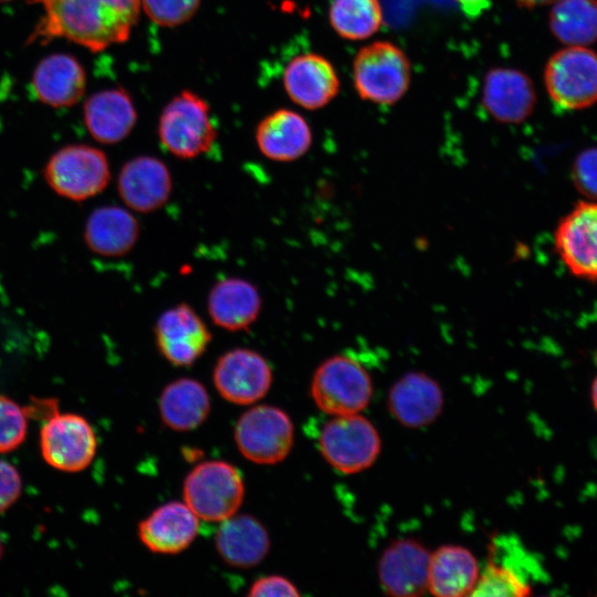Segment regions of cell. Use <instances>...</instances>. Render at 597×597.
<instances>
[{"label":"cell","mask_w":597,"mask_h":597,"mask_svg":"<svg viewBox=\"0 0 597 597\" xmlns=\"http://www.w3.org/2000/svg\"><path fill=\"white\" fill-rule=\"evenodd\" d=\"M388 407L395 419L407 428H421L433 422L443 407L440 385L430 376L411 371L390 388Z\"/></svg>","instance_id":"e0dca14e"},{"label":"cell","mask_w":597,"mask_h":597,"mask_svg":"<svg viewBox=\"0 0 597 597\" xmlns=\"http://www.w3.org/2000/svg\"><path fill=\"white\" fill-rule=\"evenodd\" d=\"M117 189L128 208L149 213L168 201L172 191V178L163 160L143 155L129 159L122 166Z\"/></svg>","instance_id":"5bb4252c"},{"label":"cell","mask_w":597,"mask_h":597,"mask_svg":"<svg viewBox=\"0 0 597 597\" xmlns=\"http://www.w3.org/2000/svg\"><path fill=\"white\" fill-rule=\"evenodd\" d=\"M517 4L526 8L553 3L555 0H514Z\"/></svg>","instance_id":"8d00e7d4"},{"label":"cell","mask_w":597,"mask_h":597,"mask_svg":"<svg viewBox=\"0 0 597 597\" xmlns=\"http://www.w3.org/2000/svg\"><path fill=\"white\" fill-rule=\"evenodd\" d=\"M208 313L214 325L229 331H245L258 320L262 300L256 286L240 277L219 280L210 290Z\"/></svg>","instance_id":"7402d4cb"},{"label":"cell","mask_w":597,"mask_h":597,"mask_svg":"<svg viewBox=\"0 0 597 597\" xmlns=\"http://www.w3.org/2000/svg\"><path fill=\"white\" fill-rule=\"evenodd\" d=\"M43 14L27 44L65 39L92 52L125 42L138 21L140 0H29Z\"/></svg>","instance_id":"6da1fadb"},{"label":"cell","mask_w":597,"mask_h":597,"mask_svg":"<svg viewBox=\"0 0 597 597\" xmlns=\"http://www.w3.org/2000/svg\"><path fill=\"white\" fill-rule=\"evenodd\" d=\"M549 28L562 43L586 46L597 41V0H555Z\"/></svg>","instance_id":"83f0119b"},{"label":"cell","mask_w":597,"mask_h":597,"mask_svg":"<svg viewBox=\"0 0 597 597\" xmlns=\"http://www.w3.org/2000/svg\"><path fill=\"white\" fill-rule=\"evenodd\" d=\"M234 440L241 454L251 462L275 464L289 455L294 427L284 410L260 405L241 415L234 428Z\"/></svg>","instance_id":"30bf717a"},{"label":"cell","mask_w":597,"mask_h":597,"mask_svg":"<svg viewBox=\"0 0 597 597\" xmlns=\"http://www.w3.org/2000/svg\"><path fill=\"white\" fill-rule=\"evenodd\" d=\"M469 18H478L490 7V0H454Z\"/></svg>","instance_id":"d590c367"},{"label":"cell","mask_w":597,"mask_h":597,"mask_svg":"<svg viewBox=\"0 0 597 597\" xmlns=\"http://www.w3.org/2000/svg\"><path fill=\"white\" fill-rule=\"evenodd\" d=\"M182 495L185 503L199 519L222 522L234 515L243 501L242 475L226 461H206L188 473Z\"/></svg>","instance_id":"8992f818"},{"label":"cell","mask_w":597,"mask_h":597,"mask_svg":"<svg viewBox=\"0 0 597 597\" xmlns=\"http://www.w3.org/2000/svg\"><path fill=\"white\" fill-rule=\"evenodd\" d=\"M251 597L300 596L297 587L287 578L279 575L261 577L255 580L248 593Z\"/></svg>","instance_id":"e575fe53"},{"label":"cell","mask_w":597,"mask_h":597,"mask_svg":"<svg viewBox=\"0 0 597 597\" xmlns=\"http://www.w3.org/2000/svg\"><path fill=\"white\" fill-rule=\"evenodd\" d=\"M551 100L564 109H583L597 102V53L568 46L554 53L544 71Z\"/></svg>","instance_id":"9c48e42d"},{"label":"cell","mask_w":597,"mask_h":597,"mask_svg":"<svg viewBox=\"0 0 597 597\" xmlns=\"http://www.w3.org/2000/svg\"><path fill=\"white\" fill-rule=\"evenodd\" d=\"M591 400H593L594 408L597 411V376L594 379L593 385H591Z\"/></svg>","instance_id":"74e56055"},{"label":"cell","mask_w":597,"mask_h":597,"mask_svg":"<svg viewBox=\"0 0 597 597\" xmlns=\"http://www.w3.org/2000/svg\"><path fill=\"white\" fill-rule=\"evenodd\" d=\"M158 137L167 151L181 159L208 153L217 139L208 103L189 90L174 96L159 115Z\"/></svg>","instance_id":"7a4b0ae2"},{"label":"cell","mask_w":597,"mask_h":597,"mask_svg":"<svg viewBox=\"0 0 597 597\" xmlns=\"http://www.w3.org/2000/svg\"><path fill=\"white\" fill-rule=\"evenodd\" d=\"M86 73L82 64L65 53L51 54L34 69L32 87L36 97L53 107H69L83 96Z\"/></svg>","instance_id":"603a6c76"},{"label":"cell","mask_w":597,"mask_h":597,"mask_svg":"<svg viewBox=\"0 0 597 597\" xmlns=\"http://www.w3.org/2000/svg\"><path fill=\"white\" fill-rule=\"evenodd\" d=\"M556 252L576 277L597 281V201L577 202L555 230Z\"/></svg>","instance_id":"8fae6325"},{"label":"cell","mask_w":597,"mask_h":597,"mask_svg":"<svg viewBox=\"0 0 597 597\" xmlns=\"http://www.w3.org/2000/svg\"><path fill=\"white\" fill-rule=\"evenodd\" d=\"M411 67L401 49L388 41L362 48L353 63L354 86L364 101L391 105L407 92Z\"/></svg>","instance_id":"3957f363"},{"label":"cell","mask_w":597,"mask_h":597,"mask_svg":"<svg viewBox=\"0 0 597 597\" xmlns=\"http://www.w3.org/2000/svg\"><path fill=\"white\" fill-rule=\"evenodd\" d=\"M213 384L227 401L250 405L263 398L272 384L266 359L255 350L234 348L219 357L213 368Z\"/></svg>","instance_id":"7c38bea8"},{"label":"cell","mask_w":597,"mask_h":597,"mask_svg":"<svg viewBox=\"0 0 597 597\" xmlns=\"http://www.w3.org/2000/svg\"><path fill=\"white\" fill-rule=\"evenodd\" d=\"M430 552L410 538L391 543L381 554L378 577L386 594L416 597L428 590Z\"/></svg>","instance_id":"9a60e30c"},{"label":"cell","mask_w":597,"mask_h":597,"mask_svg":"<svg viewBox=\"0 0 597 597\" xmlns=\"http://www.w3.org/2000/svg\"><path fill=\"white\" fill-rule=\"evenodd\" d=\"M154 331L159 353L178 367L192 365L203 355L211 342L207 325L186 303L161 313Z\"/></svg>","instance_id":"4fadbf2b"},{"label":"cell","mask_w":597,"mask_h":597,"mask_svg":"<svg viewBox=\"0 0 597 597\" xmlns=\"http://www.w3.org/2000/svg\"><path fill=\"white\" fill-rule=\"evenodd\" d=\"M312 129L298 113L281 108L265 116L256 126L255 140L266 158L289 163L301 158L312 145Z\"/></svg>","instance_id":"44dd1931"},{"label":"cell","mask_w":597,"mask_h":597,"mask_svg":"<svg viewBox=\"0 0 597 597\" xmlns=\"http://www.w3.org/2000/svg\"><path fill=\"white\" fill-rule=\"evenodd\" d=\"M139 232V223L128 210L108 205L91 212L84 227V241L98 255L122 256L134 248Z\"/></svg>","instance_id":"cb8c5ba5"},{"label":"cell","mask_w":597,"mask_h":597,"mask_svg":"<svg viewBox=\"0 0 597 597\" xmlns=\"http://www.w3.org/2000/svg\"><path fill=\"white\" fill-rule=\"evenodd\" d=\"M328 20L342 38L358 41L374 35L383 23L379 0H333Z\"/></svg>","instance_id":"f1b7e54d"},{"label":"cell","mask_w":597,"mask_h":597,"mask_svg":"<svg viewBox=\"0 0 597 597\" xmlns=\"http://www.w3.org/2000/svg\"><path fill=\"white\" fill-rule=\"evenodd\" d=\"M283 86L298 106L318 109L337 95L339 80L327 59L317 53H304L293 57L285 66Z\"/></svg>","instance_id":"2e32d148"},{"label":"cell","mask_w":597,"mask_h":597,"mask_svg":"<svg viewBox=\"0 0 597 597\" xmlns=\"http://www.w3.org/2000/svg\"><path fill=\"white\" fill-rule=\"evenodd\" d=\"M2 555H3V545L0 538V558L2 557Z\"/></svg>","instance_id":"f35d334b"},{"label":"cell","mask_w":597,"mask_h":597,"mask_svg":"<svg viewBox=\"0 0 597 597\" xmlns=\"http://www.w3.org/2000/svg\"><path fill=\"white\" fill-rule=\"evenodd\" d=\"M7 1H10V0H0V2H7Z\"/></svg>","instance_id":"ab89813d"},{"label":"cell","mask_w":597,"mask_h":597,"mask_svg":"<svg viewBox=\"0 0 597 597\" xmlns=\"http://www.w3.org/2000/svg\"><path fill=\"white\" fill-rule=\"evenodd\" d=\"M572 178L576 189L597 201V147L582 150L574 160Z\"/></svg>","instance_id":"d6a6232c"},{"label":"cell","mask_w":597,"mask_h":597,"mask_svg":"<svg viewBox=\"0 0 597 597\" xmlns=\"http://www.w3.org/2000/svg\"><path fill=\"white\" fill-rule=\"evenodd\" d=\"M198 516L184 502H169L150 513L138 525L142 543L151 552L177 554L196 538Z\"/></svg>","instance_id":"d6986e66"},{"label":"cell","mask_w":597,"mask_h":597,"mask_svg":"<svg viewBox=\"0 0 597 597\" xmlns=\"http://www.w3.org/2000/svg\"><path fill=\"white\" fill-rule=\"evenodd\" d=\"M269 533L251 515L242 514L222 521L216 534V548L229 565L240 568L255 566L270 549Z\"/></svg>","instance_id":"484cf974"},{"label":"cell","mask_w":597,"mask_h":597,"mask_svg":"<svg viewBox=\"0 0 597 597\" xmlns=\"http://www.w3.org/2000/svg\"><path fill=\"white\" fill-rule=\"evenodd\" d=\"M201 0H140L146 15L161 27H178L198 11Z\"/></svg>","instance_id":"1f68e13d"},{"label":"cell","mask_w":597,"mask_h":597,"mask_svg":"<svg viewBox=\"0 0 597 597\" xmlns=\"http://www.w3.org/2000/svg\"><path fill=\"white\" fill-rule=\"evenodd\" d=\"M482 103L499 122H523L532 114L536 103L534 85L521 71L492 69L484 80Z\"/></svg>","instance_id":"ac0fdd59"},{"label":"cell","mask_w":597,"mask_h":597,"mask_svg":"<svg viewBox=\"0 0 597 597\" xmlns=\"http://www.w3.org/2000/svg\"><path fill=\"white\" fill-rule=\"evenodd\" d=\"M210 398L205 386L192 378L169 383L159 398L163 422L175 431H189L199 427L210 412Z\"/></svg>","instance_id":"4316f807"},{"label":"cell","mask_w":597,"mask_h":597,"mask_svg":"<svg viewBox=\"0 0 597 597\" xmlns=\"http://www.w3.org/2000/svg\"><path fill=\"white\" fill-rule=\"evenodd\" d=\"M479 575V563L471 551L442 545L430 553L428 591L438 597L471 596Z\"/></svg>","instance_id":"d4e9b609"},{"label":"cell","mask_w":597,"mask_h":597,"mask_svg":"<svg viewBox=\"0 0 597 597\" xmlns=\"http://www.w3.org/2000/svg\"><path fill=\"white\" fill-rule=\"evenodd\" d=\"M28 407L0 395V453L13 451L25 440L28 432Z\"/></svg>","instance_id":"4dcf8cb0"},{"label":"cell","mask_w":597,"mask_h":597,"mask_svg":"<svg viewBox=\"0 0 597 597\" xmlns=\"http://www.w3.org/2000/svg\"><path fill=\"white\" fill-rule=\"evenodd\" d=\"M311 396L327 415L359 413L371 399L373 384L367 370L354 357L335 355L316 368Z\"/></svg>","instance_id":"52a82bcc"},{"label":"cell","mask_w":597,"mask_h":597,"mask_svg":"<svg viewBox=\"0 0 597 597\" xmlns=\"http://www.w3.org/2000/svg\"><path fill=\"white\" fill-rule=\"evenodd\" d=\"M84 123L91 136L102 144L125 139L137 122V112L128 92L122 87L92 94L85 102Z\"/></svg>","instance_id":"ffe728a7"},{"label":"cell","mask_w":597,"mask_h":597,"mask_svg":"<svg viewBox=\"0 0 597 597\" xmlns=\"http://www.w3.org/2000/svg\"><path fill=\"white\" fill-rule=\"evenodd\" d=\"M97 449L90 422L77 413H60L53 399L46 401L44 423L40 430V451L52 468L74 473L86 469Z\"/></svg>","instance_id":"277c9868"},{"label":"cell","mask_w":597,"mask_h":597,"mask_svg":"<svg viewBox=\"0 0 597 597\" xmlns=\"http://www.w3.org/2000/svg\"><path fill=\"white\" fill-rule=\"evenodd\" d=\"M530 594L531 586L513 567L492 561L480 572L471 596L522 597Z\"/></svg>","instance_id":"f546056e"},{"label":"cell","mask_w":597,"mask_h":597,"mask_svg":"<svg viewBox=\"0 0 597 597\" xmlns=\"http://www.w3.org/2000/svg\"><path fill=\"white\" fill-rule=\"evenodd\" d=\"M318 448L336 471L354 474L374 464L381 440L376 427L360 413L333 416L321 429Z\"/></svg>","instance_id":"ba28073f"},{"label":"cell","mask_w":597,"mask_h":597,"mask_svg":"<svg viewBox=\"0 0 597 597\" xmlns=\"http://www.w3.org/2000/svg\"><path fill=\"white\" fill-rule=\"evenodd\" d=\"M43 176L56 195L81 202L107 187L111 169L103 150L85 144H74L60 148L49 158Z\"/></svg>","instance_id":"5b68a950"},{"label":"cell","mask_w":597,"mask_h":597,"mask_svg":"<svg viewBox=\"0 0 597 597\" xmlns=\"http://www.w3.org/2000/svg\"><path fill=\"white\" fill-rule=\"evenodd\" d=\"M22 479L19 471L0 459V514L11 507L20 498Z\"/></svg>","instance_id":"836d02e7"}]
</instances>
